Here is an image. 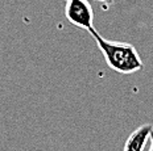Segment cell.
I'll use <instances>...</instances> for the list:
<instances>
[{
    "label": "cell",
    "mask_w": 153,
    "mask_h": 151,
    "mask_svg": "<svg viewBox=\"0 0 153 151\" xmlns=\"http://www.w3.org/2000/svg\"><path fill=\"white\" fill-rule=\"evenodd\" d=\"M88 32L92 38L97 41V45L99 46L107 65L114 71L120 72V74H132V72L140 71L144 67L137 50L132 45L108 41L103 38L94 28H91Z\"/></svg>",
    "instance_id": "obj_1"
},
{
    "label": "cell",
    "mask_w": 153,
    "mask_h": 151,
    "mask_svg": "<svg viewBox=\"0 0 153 151\" xmlns=\"http://www.w3.org/2000/svg\"><path fill=\"white\" fill-rule=\"evenodd\" d=\"M65 13L71 24L90 30L94 23V12L87 0H68Z\"/></svg>",
    "instance_id": "obj_2"
},
{
    "label": "cell",
    "mask_w": 153,
    "mask_h": 151,
    "mask_svg": "<svg viewBox=\"0 0 153 151\" xmlns=\"http://www.w3.org/2000/svg\"><path fill=\"white\" fill-rule=\"evenodd\" d=\"M152 129H153L152 125H149V124H145L143 126L137 128L128 137L126 144H124L123 151H144Z\"/></svg>",
    "instance_id": "obj_3"
},
{
    "label": "cell",
    "mask_w": 153,
    "mask_h": 151,
    "mask_svg": "<svg viewBox=\"0 0 153 151\" xmlns=\"http://www.w3.org/2000/svg\"><path fill=\"white\" fill-rule=\"evenodd\" d=\"M149 139H151V149H149V151H153V129H152L151 134H149Z\"/></svg>",
    "instance_id": "obj_4"
},
{
    "label": "cell",
    "mask_w": 153,
    "mask_h": 151,
    "mask_svg": "<svg viewBox=\"0 0 153 151\" xmlns=\"http://www.w3.org/2000/svg\"><path fill=\"white\" fill-rule=\"evenodd\" d=\"M99 1H103V3H104V4H107V5L112 4V0H99Z\"/></svg>",
    "instance_id": "obj_5"
}]
</instances>
